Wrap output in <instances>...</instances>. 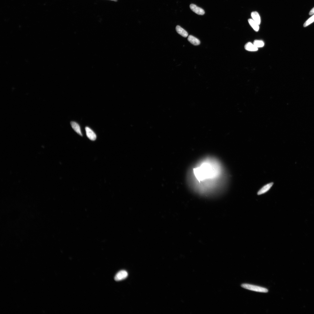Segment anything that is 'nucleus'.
Returning a JSON list of instances; mask_svg holds the SVG:
<instances>
[{
    "label": "nucleus",
    "instance_id": "obj_1",
    "mask_svg": "<svg viewBox=\"0 0 314 314\" xmlns=\"http://www.w3.org/2000/svg\"><path fill=\"white\" fill-rule=\"evenodd\" d=\"M222 167L217 160L211 158L202 161L193 169V174L198 186L194 189L200 195L206 196L215 195L220 192L216 187L222 177Z\"/></svg>",
    "mask_w": 314,
    "mask_h": 314
},
{
    "label": "nucleus",
    "instance_id": "obj_2",
    "mask_svg": "<svg viewBox=\"0 0 314 314\" xmlns=\"http://www.w3.org/2000/svg\"><path fill=\"white\" fill-rule=\"evenodd\" d=\"M241 286L246 289L256 291V292L265 293L268 292V290L267 288L256 285L243 284L241 285Z\"/></svg>",
    "mask_w": 314,
    "mask_h": 314
},
{
    "label": "nucleus",
    "instance_id": "obj_3",
    "mask_svg": "<svg viewBox=\"0 0 314 314\" xmlns=\"http://www.w3.org/2000/svg\"><path fill=\"white\" fill-rule=\"evenodd\" d=\"M128 276L127 272L125 270H122L118 273L115 277L114 279L116 281H120L126 278Z\"/></svg>",
    "mask_w": 314,
    "mask_h": 314
},
{
    "label": "nucleus",
    "instance_id": "obj_4",
    "mask_svg": "<svg viewBox=\"0 0 314 314\" xmlns=\"http://www.w3.org/2000/svg\"><path fill=\"white\" fill-rule=\"evenodd\" d=\"M190 7L193 12H194L197 14L200 15H203L205 13V11L202 8L199 7L194 4H191L190 5Z\"/></svg>",
    "mask_w": 314,
    "mask_h": 314
},
{
    "label": "nucleus",
    "instance_id": "obj_5",
    "mask_svg": "<svg viewBox=\"0 0 314 314\" xmlns=\"http://www.w3.org/2000/svg\"><path fill=\"white\" fill-rule=\"evenodd\" d=\"M85 130L86 136L89 139L92 141H94L96 140L97 138L96 134L91 129L88 127H86Z\"/></svg>",
    "mask_w": 314,
    "mask_h": 314
},
{
    "label": "nucleus",
    "instance_id": "obj_6",
    "mask_svg": "<svg viewBox=\"0 0 314 314\" xmlns=\"http://www.w3.org/2000/svg\"><path fill=\"white\" fill-rule=\"evenodd\" d=\"M273 184V183H271L266 184L258 192L257 194L259 195H262L267 192L272 187Z\"/></svg>",
    "mask_w": 314,
    "mask_h": 314
},
{
    "label": "nucleus",
    "instance_id": "obj_7",
    "mask_svg": "<svg viewBox=\"0 0 314 314\" xmlns=\"http://www.w3.org/2000/svg\"><path fill=\"white\" fill-rule=\"evenodd\" d=\"M71 127L74 131L79 135L82 136V134L81 133L80 126L78 123L76 122L72 121L71 122Z\"/></svg>",
    "mask_w": 314,
    "mask_h": 314
},
{
    "label": "nucleus",
    "instance_id": "obj_8",
    "mask_svg": "<svg viewBox=\"0 0 314 314\" xmlns=\"http://www.w3.org/2000/svg\"><path fill=\"white\" fill-rule=\"evenodd\" d=\"M188 40L193 45L198 46L200 43V41L198 39L192 35H189V36Z\"/></svg>",
    "mask_w": 314,
    "mask_h": 314
},
{
    "label": "nucleus",
    "instance_id": "obj_9",
    "mask_svg": "<svg viewBox=\"0 0 314 314\" xmlns=\"http://www.w3.org/2000/svg\"><path fill=\"white\" fill-rule=\"evenodd\" d=\"M176 32L179 34L184 37H187L188 35V34L186 31L179 26H176Z\"/></svg>",
    "mask_w": 314,
    "mask_h": 314
},
{
    "label": "nucleus",
    "instance_id": "obj_10",
    "mask_svg": "<svg viewBox=\"0 0 314 314\" xmlns=\"http://www.w3.org/2000/svg\"><path fill=\"white\" fill-rule=\"evenodd\" d=\"M245 48L246 50L250 51H256L258 50L257 47L250 42H248L245 45Z\"/></svg>",
    "mask_w": 314,
    "mask_h": 314
},
{
    "label": "nucleus",
    "instance_id": "obj_11",
    "mask_svg": "<svg viewBox=\"0 0 314 314\" xmlns=\"http://www.w3.org/2000/svg\"><path fill=\"white\" fill-rule=\"evenodd\" d=\"M248 21L249 24L254 31L256 32L258 31L259 30V25L256 22L251 19H249Z\"/></svg>",
    "mask_w": 314,
    "mask_h": 314
},
{
    "label": "nucleus",
    "instance_id": "obj_12",
    "mask_svg": "<svg viewBox=\"0 0 314 314\" xmlns=\"http://www.w3.org/2000/svg\"><path fill=\"white\" fill-rule=\"evenodd\" d=\"M251 15L253 20L259 25L261 23V18L258 13L256 12H253Z\"/></svg>",
    "mask_w": 314,
    "mask_h": 314
},
{
    "label": "nucleus",
    "instance_id": "obj_13",
    "mask_svg": "<svg viewBox=\"0 0 314 314\" xmlns=\"http://www.w3.org/2000/svg\"><path fill=\"white\" fill-rule=\"evenodd\" d=\"M253 44L257 48L263 47L264 45V42L261 40L254 41V42Z\"/></svg>",
    "mask_w": 314,
    "mask_h": 314
},
{
    "label": "nucleus",
    "instance_id": "obj_14",
    "mask_svg": "<svg viewBox=\"0 0 314 314\" xmlns=\"http://www.w3.org/2000/svg\"><path fill=\"white\" fill-rule=\"evenodd\" d=\"M314 22V15L311 17L304 23L303 26L304 27H306Z\"/></svg>",
    "mask_w": 314,
    "mask_h": 314
},
{
    "label": "nucleus",
    "instance_id": "obj_15",
    "mask_svg": "<svg viewBox=\"0 0 314 314\" xmlns=\"http://www.w3.org/2000/svg\"><path fill=\"white\" fill-rule=\"evenodd\" d=\"M314 14V7L313 8V9L312 10H311V11H310V12L309 13V15H313V14Z\"/></svg>",
    "mask_w": 314,
    "mask_h": 314
},
{
    "label": "nucleus",
    "instance_id": "obj_16",
    "mask_svg": "<svg viewBox=\"0 0 314 314\" xmlns=\"http://www.w3.org/2000/svg\"><path fill=\"white\" fill-rule=\"evenodd\" d=\"M111 1H117V0H111Z\"/></svg>",
    "mask_w": 314,
    "mask_h": 314
}]
</instances>
